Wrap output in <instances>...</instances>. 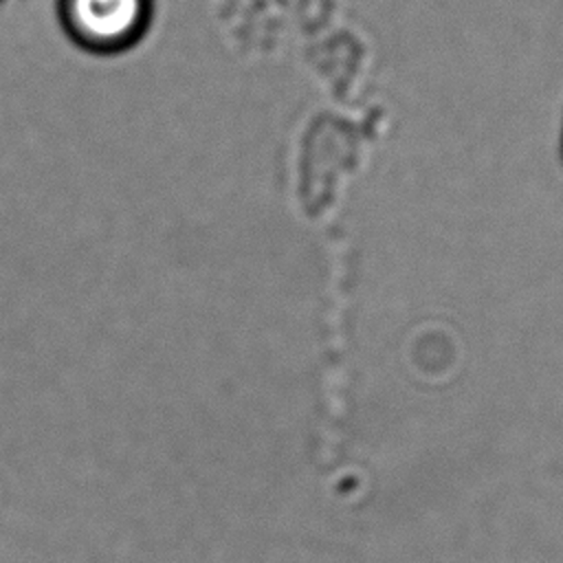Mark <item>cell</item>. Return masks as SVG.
<instances>
[{
    "mask_svg": "<svg viewBox=\"0 0 563 563\" xmlns=\"http://www.w3.org/2000/svg\"><path fill=\"white\" fill-rule=\"evenodd\" d=\"M158 0H55L64 37L92 57H121L154 29Z\"/></svg>",
    "mask_w": 563,
    "mask_h": 563,
    "instance_id": "cell-1",
    "label": "cell"
},
{
    "mask_svg": "<svg viewBox=\"0 0 563 563\" xmlns=\"http://www.w3.org/2000/svg\"><path fill=\"white\" fill-rule=\"evenodd\" d=\"M9 2H11V0H0V4H9Z\"/></svg>",
    "mask_w": 563,
    "mask_h": 563,
    "instance_id": "cell-2",
    "label": "cell"
},
{
    "mask_svg": "<svg viewBox=\"0 0 563 563\" xmlns=\"http://www.w3.org/2000/svg\"><path fill=\"white\" fill-rule=\"evenodd\" d=\"M561 147H563V132H561Z\"/></svg>",
    "mask_w": 563,
    "mask_h": 563,
    "instance_id": "cell-3",
    "label": "cell"
}]
</instances>
